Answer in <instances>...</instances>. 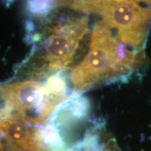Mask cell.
<instances>
[{
    "label": "cell",
    "instance_id": "obj_2",
    "mask_svg": "<svg viewBox=\"0 0 151 151\" xmlns=\"http://www.w3.org/2000/svg\"><path fill=\"white\" fill-rule=\"evenodd\" d=\"M61 6L89 14L99 15L101 21L130 48L141 51L151 24V7L134 0H61Z\"/></svg>",
    "mask_w": 151,
    "mask_h": 151
},
{
    "label": "cell",
    "instance_id": "obj_7",
    "mask_svg": "<svg viewBox=\"0 0 151 151\" xmlns=\"http://www.w3.org/2000/svg\"><path fill=\"white\" fill-rule=\"evenodd\" d=\"M55 151H73V149L72 147H66V148L60 149V150Z\"/></svg>",
    "mask_w": 151,
    "mask_h": 151
},
{
    "label": "cell",
    "instance_id": "obj_4",
    "mask_svg": "<svg viewBox=\"0 0 151 151\" xmlns=\"http://www.w3.org/2000/svg\"><path fill=\"white\" fill-rule=\"evenodd\" d=\"M88 31V19L86 17L49 26L48 35L43 43V67L37 76L65 69L73 60Z\"/></svg>",
    "mask_w": 151,
    "mask_h": 151
},
{
    "label": "cell",
    "instance_id": "obj_5",
    "mask_svg": "<svg viewBox=\"0 0 151 151\" xmlns=\"http://www.w3.org/2000/svg\"><path fill=\"white\" fill-rule=\"evenodd\" d=\"M0 135L12 146L30 151H48L40 129L30 124L6 107L0 109Z\"/></svg>",
    "mask_w": 151,
    "mask_h": 151
},
{
    "label": "cell",
    "instance_id": "obj_9",
    "mask_svg": "<svg viewBox=\"0 0 151 151\" xmlns=\"http://www.w3.org/2000/svg\"><path fill=\"white\" fill-rule=\"evenodd\" d=\"M2 149H3V144L1 142V141H0V151H2Z\"/></svg>",
    "mask_w": 151,
    "mask_h": 151
},
{
    "label": "cell",
    "instance_id": "obj_3",
    "mask_svg": "<svg viewBox=\"0 0 151 151\" xmlns=\"http://www.w3.org/2000/svg\"><path fill=\"white\" fill-rule=\"evenodd\" d=\"M0 97L5 106L32 125H41L68 99L67 91L26 81L0 85Z\"/></svg>",
    "mask_w": 151,
    "mask_h": 151
},
{
    "label": "cell",
    "instance_id": "obj_10",
    "mask_svg": "<svg viewBox=\"0 0 151 151\" xmlns=\"http://www.w3.org/2000/svg\"><path fill=\"white\" fill-rule=\"evenodd\" d=\"M109 151H113V150H109Z\"/></svg>",
    "mask_w": 151,
    "mask_h": 151
},
{
    "label": "cell",
    "instance_id": "obj_6",
    "mask_svg": "<svg viewBox=\"0 0 151 151\" xmlns=\"http://www.w3.org/2000/svg\"><path fill=\"white\" fill-rule=\"evenodd\" d=\"M54 4V0H27V8L33 15H42L48 12Z\"/></svg>",
    "mask_w": 151,
    "mask_h": 151
},
{
    "label": "cell",
    "instance_id": "obj_1",
    "mask_svg": "<svg viewBox=\"0 0 151 151\" xmlns=\"http://www.w3.org/2000/svg\"><path fill=\"white\" fill-rule=\"evenodd\" d=\"M143 62L141 51L128 48L110 27L102 21L97 22L88 53L71 71L75 94L78 95L99 84L129 75Z\"/></svg>",
    "mask_w": 151,
    "mask_h": 151
},
{
    "label": "cell",
    "instance_id": "obj_8",
    "mask_svg": "<svg viewBox=\"0 0 151 151\" xmlns=\"http://www.w3.org/2000/svg\"><path fill=\"white\" fill-rule=\"evenodd\" d=\"M134 1L145 3V4H151V0H134Z\"/></svg>",
    "mask_w": 151,
    "mask_h": 151
}]
</instances>
